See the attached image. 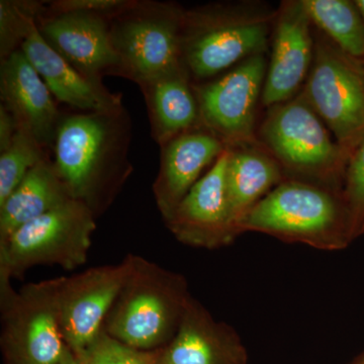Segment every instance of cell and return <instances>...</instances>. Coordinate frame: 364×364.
I'll use <instances>...</instances> for the list:
<instances>
[{
	"instance_id": "obj_1",
	"label": "cell",
	"mask_w": 364,
	"mask_h": 364,
	"mask_svg": "<svg viewBox=\"0 0 364 364\" xmlns=\"http://www.w3.org/2000/svg\"><path fill=\"white\" fill-rule=\"evenodd\" d=\"M131 139V117L124 105L62 116L53 164L72 198L97 218L111 207L133 172Z\"/></svg>"
},
{
	"instance_id": "obj_2",
	"label": "cell",
	"mask_w": 364,
	"mask_h": 364,
	"mask_svg": "<svg viewBox=\"0 0 364 364\" xmlns=\"http://www.w3.org/2000/svg\"><path fill=\"white\" fill-rule=\"evenodd\" d=\"M277 9L258 0L222 1L186 9L181 61L193 83L221 75L251 57L265 54Z\"/></svg>"
},
{
	"instance_id": "obj_3",
	"label": "cell",
	"mask_w": 364,
	"mask_h": 364,
	"mask_svg": "<svg viewBox=\"0 0 364 364\" xmlns=\"http://www.w3.org/2000/svg\"><path fill=\"white\" fill-rule=\"evenodd\" d=\"M128 273L102 330L141 350H158L176 336L191 294L181 273L142 256L124 257Z\"/></svg>"
},
{
	"instance_id": "obj_4",
	"label": "cell",
	"mask_w": 364,
	"mask_h": 364,
	"mask_svg": "<svg viewBox=\"0 0 364 364\" xmlns=\"http://www.w3.org/2000/svg\"><path fill=\"white\" fill-rule=\"evenodd\" d=\"M255 232L287 243L338 251L355 240L342 191L286 179L242 220L239 234Z\"/></svg>"
},
{
	"instance_id": "obj_5",
	"label": "cell",
	"mask_w": 364,
	"mask_h": 364,
	"mask_svg": "<svg viewBox=\"0 0 364 364\" xmlns=\"http://www.w3.org/2000/svg\"><path fill=\"white\" fill-rule=\"evenodd\" d=\"M257 139L279 163L286 179L343 189L350 155L333 140L329 129L301 92L267 109Z\"/></svg>"
},
{
	"instance_id": "obj_6",
	"label": "cell",
	"mask_w": 364,
	"mask_h": 364,
	"mask_svg": "<svg viewBox=\"0 0 364 364\" xmlns=\"http://www.w3.org/2000/svg\"><path fill=\"white\" fill-rule=\"evenodd\" d=\"M186 9L174 1L134 0L109 21L117 76L139 86L184 68L181 33Z\"/></svg>"
},
{
	"instance_id": "obj_7",
	"label": "cell",
	"mask_w": 364,
	"mask_h": 364,
	"mask_svg": "<svg viewBox=\"0 0 364 364\" xmlns=\"http://www.w3.org/2000/svg\"><path fill=\"white\" fill-rule=\"evenodd\" d=\"M97 219L87 205L71 198L26 223L0 246V280L23 279L40 265L73 270L85 264Z\"/></svg>"
},
{
	"instance_id": "obj_8",
	"label": "cell",
	"mask_w": 364,
	"mask_h": 364,
	"mask_svg": "<svg viewBox=\"0 0 364 364\" xmlns=\"http://www.w3.org/2000/svg\"><path fill=\"white\" fill-rule=\"evenodd\" d=\"M59 277L32 282L16 291L11 282H0L4 364H58L67 346L58 305Z\"/></svg>"
},
{
	"instance_id": "obj_9",
	"label": "cell",
	"mask_w": 364,
	"mask_h": 364,
	"mask_svg": "<svg viewBox=\"0 0 364 364\" xmlns=\"http://www.w3.org/2000/svg\"><path fill=\"white\" fill-rule=\"evenodd\" d=\"M312 68L301 95L349 155L364 139V67L316 28Z\"/></svg>"
},
{
	"instance_id": "obj_10",
	"label": "cell",
	"mask_w": 364,
	"mask_h": 364,
	"mask_svg": "<svg viewBox=\"0 0 364 364\" xmlns=\"http://www.w3.org/2000/svg\"><path fill=\"white\" fill-rule=\"evenodd\" d=\"M267 66L265 54L257 55L218 77L193 83L202 127L229 149L259 144L256 121Z\"/></svg>"
},
{
	"instance_id": "obj_11",
	"label": "cell",
	"mask_w": 364,
	"mask_h": 364,
	"mask_svg": "<svg viewBox=\"0 0 364 364\" xmlns=\"http://www.w3.org/2000/svg\"><path fill=\"white\" fill-rule=\"evenodd\" d=\"M128 263L91 267L69 277H59L60 325L67 346L80 353L102 332L107 314L121 291Z\"/></svg>"
},
{
	"instance_id": "obj_12",
	"label": "cell",
	"mask_w": 364,
	"mask_h": 364,
	"mask_svg": "<svg viewBox=\"0 0 364 364\" xmlns=\"http://www.w3.org/2000/svg\"><path fill=\"white\" fill-rule=\"evenodd\" d=\"M228 160L226 148L164 222L184 245L213 250L231 245L238 238L228 200Z\"/></svg>"
},
{
	"instance_id": "obj_13",
	"label": "cell",
	"mask_w": 364,
	"mask_h": 364,
	"mask_svg": "<svg viewBox=\"0 0 364 364\" xmlns=\"http://www.w3.org/2000/svg\"><path fill=\"white\" fill-rule=\"evenodd\" d=\"M303 0H284L277 9L261 105H273L301 92L312 68L315 33Z\"/></svg>"
},
{
	"instance_id": "obj_14",
	"label": "cell",
	"mask_w": 364,
	"mask_h": 364,
	"mask_svg": "<svg viewBox=\"0 0 364 364\" xmlns=\"http://www.w3.org/2000/svg\"><path fill=\"white\" fill-rule=\"evenodd\" d=\"M109 18L81 11L45 13L37 23L43 39L74 68L97 85L117 76L119 59L111 40Z\"/></svg>"
},
{
	"instance_id": "obj_15",
	"label": "cell",
	"mask_w": 364,
	"mask_h": 364,
	"mask_svg": "<svg viewBox=\"0 0 364 364\" xmlns=\"http://www.w3.org/2000/svg\"><path fill=\"white\" fill-rule=\"evenodd\" d=\"M1 104L45 147L53 148L62 112L51 91L21 50L2 60L0 65Z\"/></svg>"
},
{
	"instance_id": "obj_16",
	"label": "cell",
	"mask_w": 364,
	"mask_h": 364,
	"mask_svg": "<svg viewBox=\"0 0 364 364\" xmlns=\"http://www.w3.org/2000/svg\"><path fill=\"white\" fill-rule=\"evenodd\" d=\"M160 167L153 183V193L165 222L221 156L226 146L200 127L176 136L160 146Z\"/></svg>"
},
{
	"instance_id": "obj_17",
	"label": "cell",
	"mask_w": 364,
	"mask_h": 364,
	"mask_svg": "<svg viewBox=\"0 0 364 364\" xmlns=\"http://www.w3.org/2000/svg\"><path fill=\"white\" fill-rule=\"evenodd\" d=\"M248 352L231 325L215 321L191 296L176 336L160 349L159 364H247Z\"/></svg>"
},
{
	"instance_id": "obj_18",
	"label": "cell",
	"mask_w": 364,
	"mask_h": 364,
	"mask_svg": "<svg viewBox=\"0 0 364 364\" xmlns=\"http://www.w3.org/2000/svg\"><path fill=\"white\" fill-rule=\"evenodd\" d=\"M21 51L48 86L55 100L79 112H104L123 105L122 95L93 82L52 49L37 26L21 45Z\"/></svg>"
},
{
	"instance_id": "obj_19",
	"label": "cell",
	"mask_w": 364,
	"mask_h": 364,
	"mask_svg": "<svg viewBox=\"0 0 364 364\" xmlns=\"http://www.w3.org/2000/svg\"><path fill=\"white\" fill-rule=\"evenodd\" d=\"M140 88L147 105L151 135L158 145L202 127L193 82L186 68L154 79Z\"/></svg>"
},
{
	"instance_id": "obj_20",
	"label": "cell",
	"mask_w": 364,
	"mask_h": 364,
	"mask_svg": "<svg viewBox=\"0 0 364 364\" xmlns=\"http://www.w3.org/2000/svg\"><path fill=\"white\" fill-rule=\"evenodd\" d=\"M226 178L230 210L239 236V225L245 215L286 181L279 163L260 143L229 149Z\"/></svg>"
},
{
	"instance_id": "obj_21",
	"label": "cell",
	"mask_w": 364,
	"mask_h": 364,
	"mask_svg": "<svg viewBox=\"0 0 364 364\" xmlns=\"http://www.w3.org/2000/svg\"><path fill=\"white\" fill-rule=\"evenodd\" d=\"M72 196L48 158L31 170L23 181L0 205V246L16 230L63 205Z\"/></svg>"
},
{
	"instance_id": "obj_22",
	"label": "cell",
	"mask_w": 364,
	"mask_h": 364,
	"mask_svg": "<svg viewBox=\"0 0 364 364\" xmlns=\"http://www.w3.org/2000/svg\"><path fill=\"white\" fill-rule=\"evenodd\" d=\"M313 26L345 54L364 59V21L355 1L303 0Z\"/></svg>"
},
{
	"instance_id": "obj_23",
	"label": "cell",
	"mask_w": 364,
	"mask_h": 364,
	"mask_svg": "<svg viewBox=\"0 0 364 364\" xmlns=\"http://www.w3.org/2000/svg\"><path fill=\"white\" fill-rule=\"evenodd\" d=\"M46 159L47 149L28 132L18 129L9 149L0 153V205L6 202L26 174Z\"/></svg>"
},
{
	"instance_id": "obj_24",
	"label": "cell",
	"mask_w": 364,
	"mask_h": 364,
	"mask_svg": "<svg viewBox=\"0 0 364 364\" xmlns=\"http://www.w3.org/2000/svg\"><path fill=\"white\" fill-rule=\"evenodd\" d=\"M47 9V1L1 0L0 1V59L4 60L21 45L37 26Z\"/></svg>"
},
{
	"instance_id": "obj_25",
	"label": "cell",
	"mask_w": 364,
	"mask_h": 364,
	"mask_svg": "<svg viewBox=\"0 0 364 364\" xmlns=\"http://www.w3.org/2000/svg\"><path fill=\"white\" fill-rule=\"evenodd\" d=\"M159 354L160 349L134 348L102 330L97 338L74 356L78 364H159Z\"/></svg>"
},
{
	"instance_id": "obj_26",
	"label": "cell",
	"mask_w": 364,
	"mask_h": 364,
	"mask_svg": "<svg viewBox=\"0 0 364 364\" xmlns=\"http://www.w3.org/2000/svg\"><path fill=\"white\" fill-rule=\"evenodd\" d=\"M342 196L358 238L364 233V139L347 163Z\"/></svg>"
},
{
	"instance_id": "obj_27",
	"label": "cell",
	"mask_w": 364,
	"mask_h": 364,
	"mask_svg": "<svg viewBox=\"0 0 364 364\" xmlns=\"http://www.w3.org/2000/svg\"><path fill=\"white\" fill-rule=\"evenodd\" d=\"M134 0H54L47 1L49 13L81 11L98 14L112 20L132 6Z\"/></svg>"
},
{
	"instance_id": "obj_28",
	"label": "cell",
	"mask_w": 364,
	"mask_h": 364,
	"mask_svg": "<svg viewBox=\"0 0 364 364\" xmlns=\"http://www.w3.org/2000/svg\"><path fill=\"white\" fill-rule=\"evenodd\" d=\"M18 129L20 127L13 114L0 105V153L9 149Z\"/></svg>"
},
{
	"instance_id": "obj_29",
	"label": "cell",
	"mask_w": 364,
	"mask_h": 364,
	"mask_svg": "<svg viewBox=\"0 0 364 364\" xmlns=\"http://www.w3.org/2000/svg\"><path fill=\"white\" fill-rule=\"evenodd\" d=\"M58 364H78L77 360H76L75 356L72 353V351L69 352L68 354L65 356V358L61 361V363Z\"/></svg>"
},
{
	"instance_id": "obj_30",
	"label": "cell",
	"mask_w": 364,
	"mask_h": 364,
	"mask_svg": "<svg viewBox=\"0 0 364 364\" xmlns=\"http://www.w3.org/2000/svg\"><path fill=\"white\" fill-rule=\"evenodd\" d=\"M356 6H358L359 13H360L361 16H363V20L364 21V0H355Z\"/></svg>"
},
{
	"instance_id": "obj_31",
	"label": "cell",
	"mask_w": 364,
	"mask_h": 364,
	"mask_svg": "<svg viewBox=\"0 0 364 364\" xmlns=\"http://www.w3.org/2000/svg\"><path fill=\"white\" fill-rule=\"evenodd\" d=\"M354 364H364V356L363 358L360 359V360H358V363H355Z\"/></svg>"
}]
</instances>
